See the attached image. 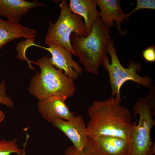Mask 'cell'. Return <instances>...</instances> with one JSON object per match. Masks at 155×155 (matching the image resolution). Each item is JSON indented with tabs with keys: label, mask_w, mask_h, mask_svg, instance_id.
Here are the masks:
<instances>
[{
	"label": "cell",
	"mask_w": 155,
	"mask_h": 155,
	"mask_svg": "<svg viewBox=\"0 0 155 155\" xmlns=\"http://www.w3.org/2000/svg\"><path fill=\"white\" fill-rule=\"evenodd\" d=\"M121 102L114 97L94 101L88 111L90 117L86 126L88 135L116 137L130 142L132 115Z\"/></svg>",
	"instance_id": "1"
},
{
	"label": "cell",
	"mask_w": 155,
	"mask_h": 155,
	"mask_svg": "<svg viewBox=\"0 0 155 155\" xmlns=\"http://www.w3.org/2000/svg\"><path fill=\"white\" fill-rule=\"evenodd\" d=\"M109 29L99 16L87 36H80L72 33V46L85 71L97 75L98 68L107 55L106 43L111 39Z\"/></svg>",
	"instance_id": "2"
},
{
	"label": "cell",
	"mask_w": 155,
	"mask_h": 155,
	"mask_svg": "<svg viewBox=\"0 0 155 155\" xmlns=\"http://www.w3.org/2000/svg\"><path fill=\"white\" fill-rule=\"evenodd\" d=\"M36 64L40 69L32 78L29 91L38 100L50 96H60L67 98L75 91L73 80L64 74L63 70L57 69L51 63L50 57L43 56Z\"/></svg>",
	"instance_id": "3"
},
{
	"label": "cell",
	"mask_w": 155,
	"mask_h": 155,
	"mask_svg": "<svg viewBox=\"0 0 155 155\" xmlns=\"http://www.w3.org/2000/svg\"><path fill=\"white\" fill-rule=\"evenodd\" d=\"M106 52L111 58L110 63L106 55L102 64L108 71L109 82L111 89V97H115L121 102L120 90L123 85L127 81H131L150 89L153 86L154 80L150 75L140 76L137 73L141 72L142 66L140 63L133 61H129L127 68L123 67L118 57L113 40H108L106 42Z\"/></svg>",
	"instance_id": "4"
},
{
	"label": "cell",
	"mask_w": 155,
	"mask_h": 155,
	"mask_svg": "<svg viewBox=\"0 0 155 155\" xmlns=\"http://www.w3.org/2000/svg\"><path fill=\"white\" fill-rule=\"evenodd\" d=\"M59 6L60 16L55 23L49 21L44 42L48 46L53 44L61 45L71 52L73 55L77 56L71 43V36L74 33L80 36H87L83 18L70 11L67 0H61Z\"/></svg>",
	"instance_id": "5"
},
{
	"label": "cell",
	"mask_w": 155,
	"mask_h": 155,
	"mask_svg": "<svg viewBox=\"0 0 155 155\" xmlns=\"http://www.w3.org/2000/svg\"><path fill=\"white\" fill-rule=\"evenodd\" d=\"M132 111L139 118L133 122L131 135L130 155H148L154 145L150 137V132L155 125L150 107L145 98L139 97L134 104Z\"/></svg>",
	"instance_id": "6"
},
{
	"label": "cell",
	"mask_w": 155,
	"mask_h": 155,
	"mask_svg": "<svg viewBox=\"0 0 155 155\" xmlns=\"http://www.w3.org/2000/svg\"><path fill=\"white\" fill-rule=\"evenodd\" d=\"M130 142L107 136L88 135L83 152L84 155H130Z\"/></svg>",
	"instance_id": "7"
},
{
	"label": "cell",
	"mask_w": 155,
	"mask_h": 155,
	"mask_svg": "<svg viewBox=\"0 0 155 155\" xmlns=\"http://www.w3.org/2000/svg\"><path fill=\"white\" fill-rule=\"evenodd\" d=\"M36 46L49 51L52 55L50 59L52 64L58 69L63 70L64 74L71 80H77L82 73L83 69L73 60L72 53L63 46L57 44L52 45L49 47Z\"/></svg>",
	"instance_id": "8"
},
{
	"label": "cell",
	"mask_w": 155,
	"mask_h": 155,
	"mask_svg": "<svg viewBox=\"0 0 155 155\" xmlns=\"http://www.w3.org/2000/svg\"><path fill=\"white\" fill-rule=\"evenodd\" d=\"M52 123L69 138L77 150L83 152L88 135L86 125L81 115L75 116L68 120L56 119Z\"/></svg>",
	"instance_id": "9"
},
{
	"label": "cell",
	"mask_w": 155,
	"mask_h": 155,
	"mask_svg": "<svg viewBox=\"0 0 155 155\" xmlns=\"http://www.w3.org/2000/svg\"><path fill=\"white\" fill-rule=\"evenodd\" d=\"M65 96H54L39 100L37 103L39 112L46 121L53 123L55 120H69L75 116V113L70 111L65 102Z\"/></svg>",
	"instance_id": "10"
},
{
	"label": "cell",
	"mask_w": 155,
	"mask_h": 155,
	"mask_svg": "<svg viewBox=\"0 0 155 155\" xmlns=\"http://www.w3.org/2000/svg\"><path fill=\"white\" fill-rule=\"evenodd\" d=\"M100 11L98 16L104 24L108 29L116 26L118 33L124 35L125 32L120 28V24L128 20L131 14L125 13L122 10L119 0H96Z\"/></svg>",
	"instance_id": "11"
},
{
	"label": "cell",
	"mask_w": 155,
	"mask_h": 155,
	"mask_svg": "<svg viewBox=\"0 0 155 155\" xmlns=\"http://www.w3.org/2000/svg\"><path fill=\"white\" fill-rule=\"evenodd\" d=\"M46 5L37 1L30 2L24 0H0V17L5 16L9 21L19 24L22 17L31 9Z\"/></svg>",
	"instance_id": "12"
},
{
	"label": "cell",
	"mask_w": 155,
	"mask_h": 155,
	"mask_svg": "<svg viewBox=\"0 0 155 155\" xmlns=\"http://www.w3.org/2000/svg\"><path fill=\"white\" fill-rule=\"evenodd\" d=\"M36 34L34 29L3 20L0 17V49L7 43L16 39L24 38L26 40L33 39Z\"/></svg>",
	"instance_id": "13"
},
{
	"label": "cell",
	"mask_w": 155,
	"mask_h": 155,
	"mask_svg": "<svg viewBox=\"0 0 155 155\" xmlns=\"http://www.w3.org/2000/svg\"><path fill=\"white\" fill-rule=\"evenodd\" d=\"M68 5L70 11L82 17L84 20L87 36L93 24L99 17L96 0H70Z\"/></svg>",
	"instance_id": "14"
},
{
	"label": "cell",
	"mask_w": 155,
	"mask_h": 155,
	"mask_svg": "<svg viewBox=\"0 0 155 155\" xmlns=\"http://www.w3.org/2000/svg\"><path fill=\"white\" fill-rule=\"evenodd\" d=\"M17 139L7 140L0 138V155H10L16 153L18 155H24L25 150L20 148L17 144Z\"/></svg>",
	"instance_id": "15"
},
{
	"label": "cell",
	"mask_w": 155,
	"mask_h": 155,
	"mask_svg": "<svg viewBox=\"0 0 155 155\" xmlns=\"http://www.w3.org/2000/svg\"><path fill=\"white\" fill-rule=\"evenodd\" d=\"M5 83L3 80L0 84V104L6 106L9 108L14 106L13 103L11 99L7 94L5 88Z\"/></svg>",
	"instance_id": "16"
},
{
	"label": "cell",
	"mask_w": 155,
	"mask_h": 155,
	"mask_svg": "<svg viewBox=\"0 0 155 155\" xmlns=\"http://www.w3.org/2000/svg\"><path fill=\"white\" fill-rule=\"evenodd\" d=\"M142 9L154 10L155 9V0H137L135 8L130 13L132 15L133 13L136 11Z\"/></svg>",
	"instance_id": "17"
},
{
	"label": "cell",
	"mask_w": 155,
	"mask_h": 155,
	"mask_svg": "<svg viewBox=\"0 0 155 155\" xmlns=\"http://www.w3.org/2000/svg\"><path fill=\"white\" fill-rule=\"evenodd\" d=\"M142 53L143 58L147 62H155V47L154 45L147 47L142 51Z\"/></svg>",
	"instance_id": "18"
},
{
	"label": "cell",
	"mask_w": 155,
	"mask_h": 155,
	"mask_svg": "<svg viewBox=\"0 0 155 155\" xmlns=\"http://www.w3.org/2000/svg\"><path fill=\"white\" fill-rule=\"evenodd\" d=\"M155 86L153 85L150 88L149 93L145 98L148 104L153 110L152 113L153 116L155 115Z\"/></svg>",
	"instance_id": "19"
},
{
	"label": "cell",
	"mask_w": 155,
	"mask_h": 155,
	"mask_svg": "<svg viewBox=\"0 0 155 155\" xmlns=\"http://www.w3.org/2000/svg\"><path fill=\"white\" fill-rule=\"evenodd\" d=\"M65 155H84L83 152L77 150L73 146H69L64 151Z\"/></svg>",
	"instance_id": "20"
},
{
	"label": "cell",
	"mask_w": 155,
	"mask_h": 155,
	"mask_svg": "<svg viewBox=\"0 0 155 155\" xmlns=\"http://www.w3.org/2000/svg\"><path fill=\"white\" fill-rule=\"evenodd\" d=\"M5 115L4 113L0 110V123L5 118Z\"/></svg>",
	"instance_id": "21"
},
{
	"label": "cell",
	"mask_w": 155,
	"mask_h": 155,
	"mask_svg": "<svg viewBox=\"0 0 155 155\" xmlns=\"http://www.w3.org/2000/svg\"><path fill=\"white\" fill-rule=\"evenodd\" d=\"M155 146L152 147L150 152L148 155H154L155 153Z\"/></svg>",
	"instance_id": "22"
},
{
	"label": "cell",
	"mask_w": 155,
	"mask_h": 155,
	"mask_svg": "<svg viewBox=\"0 0 155 155\" xmlns=\"http://www.w3.org/2000/svg\"><path fill=\"white\" fill-rule=\"evenodd\" d=\"M24 155H26V154H25Z\"/></svg>",
	"instance_id": "23"
}]
</instances>
